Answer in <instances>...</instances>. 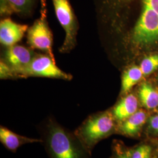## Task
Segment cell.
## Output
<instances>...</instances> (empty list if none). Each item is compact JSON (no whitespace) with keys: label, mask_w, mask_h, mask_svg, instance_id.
Segmentation results:
<instances>
[{"label":"cell","mask_w":158,"mask_h":158,"mask_svg":"<svg viewBox=\"0 0 158 158\" xmlns=\"http://www.w3.org/2000/svg\"><path fill=\"white\" fill-rule=\"evenodd\" d=\"M42 143L49 158H91V153L79 138L58 123L48 119L40 127Z\"/></svg>","instance_id":"1"},{"label":"cell","mask_w":158,"mask_h":158,"mask_svg":"<svg viewBox=\"0 0 158 158\" xmlns=\"http://www.w3.org/2000/svg\"><path fill=\"white\" fill-rule=\"evenodd\" d=\"M117 122L112 111L97 113L87 117L74 132L91 154L98 142L117 131Z\"/></svg>","instance_id":"2"},{"label":"cell","mask_w":158,"mask_h":158,"mask_svg":"<svg viewBox=\"0 0 158 158\" xmlns=\"http://www.w3.org/2000/svg\"><path fill=\"white\" fill-rule=\"evenodd\" d=\"M40 15L31 28L28 29L29 45L33 49L43 51L55 60L52 52L53 36L47 21V9L45 0L41 1Z\"/></svg>","instance_id":"3"},{"label":"cell","mask_w":158,"mask_h":158,"mask_svg":"<svg viewBox=\"0 0 158 158\" xmlns=\"http://www.w3.org/2000/svg\"><path fill=\"white\" fill-rule=\"evenodd\" d=\"M52 1L57 18L66 33L64 42L60 50L63 53L69 52L73 49L76 43L78 30L77 19L69 0Z\"/></svg>","instance_id":"4"},{"label":"cell","mask_w":158,"mask_h":158,"mask_svg":"<svg viewBox=\"0 0 158 158\" xmlns=\"http://www.w3.org/2000/svg\"><path fill=\"white\" fill-rule=\"evenodd\" d=\"M29 76L44 77L69 80L72 76L63 72L56 65L55 61L49 55L35 56L28 66L19 74V77Z\"/></svg>","instance_id":"5"},{"label":"cell","mask_w":158,"mask_h":158,"mask_svg":"<svg viewBox=\"0 0 158 158\" xmlns=\"http://www.w3.org/2000/svg\"><path fill=\"white\" fill-rule=\"evenodd\" d=\"M35 55L27 48L20 45L8 47L6 53V64L11 68L15 76H19L32 60Z\"/></svg>","instance_id":"6"},{"label":"cell","mask_w":158,"mask_h":158,"mask_svg":"<svg viewBox=\"0 0 158 158\" xmlns=\"http://www.w3.org/2000/svg\"><path fill=\"white\" fill-rule=\"evenodd\" d=\"M28 29L27 25L18 23L6 18L0 23L1 44L7 47L16 45L23 39Z\"/></svg>","instance_id":"7"},{"label":"cell","mask_w":158,"mask_h":158,"mask_svg":"<svg viewBox=\"0 0 158 158\" xmlns=\"http://www.w3.org/2000/svg\"><path fill=\"white\" fill-rule=\"evenodd\" d=\"M0 141L6 149L14 153L16 152L23 145L43 142L41 138H32L19 135L2 125L0 127Z\"/></svg>","instance_id":"8"},{"label":"cell","mask_w":158,"mask_h":158,"mask_svg":"<svg viewBox=\"0 0 158 158\" xmlns=\"http://www.w3.org/2000/svg\"><path fill=\"white\" fill-rule=\"evenodd\" d=\"M147 120V114L142 110H138L124 121L118 123L117 132L130 137L138 135Z\"/></svg>","instance_id":"9"},{"label":"cell","mask_w":158,"mask_h":158,"mask_svg":"<svg viewBox=\"0 0 158 158\" xmlns=\"http://www.w3.org/2000/svg\"><path fill=\"white\" fill-rule=\"evenodd\" d=\"M138 100L135 95L130 94L122 98L113 108L112 113L118 123L122 122L138 111Z\"/></svg>","instance_id":"10"},{"label":"cell","mask_w":158,"mask_h":158,"mask_svg":"<svg viewBox=\"0 0 158 158\" xmlns=\"http://www.w3.org/2000/svg\"><path fill=\"white\" fill-rule=\"evenodd\" d=\"M138 96L142 105L147 109L158 107V91L148 83L142 84L138 91Z\"/></svg>","instance_id":"11"},{"label":"cell","mask_w":158,"mask_h":158,"mask_svg":"<svg viewBox=\"0 0 158 158\" xmlns=\"http://www.w3.org/2000/svg\"><path fill=\"white\" fill-rule=\"evenodd\" d=\"M143 76L141 69L139 66H135L128 69L122 78L121 93L123 94H128Z\"/></svg>","instance_id":"12"},{"label":"cell","mask_w":158,"mask_h":158,"mask_svg":"<svg viewBox=\"0 0 158 158\" xmlns=\"http://www.w3.org/2000/svg\"><path fill=\"white\" fill-rule=\"evenodd\" d=\"M36 0H7L14 13L28 15L32 11Z\"/></svg>","instance_id":"13"},{"label":"cell","mask_w":158,"mask_h":158,"mask_svg":"<svg viewBox=\"0 0 158 158\" xmlns=\"http://www.w3.org/2000/svg\"><path fill=\"white\" fill-rule=\"evenodd\" d=\"M139 67L143 76L155 72L158 69V54L145 57L142 61Z\"/></svg>","instance_id":"14"},{"label":"cell","mask_w":158,"mask_h":158,"mask_svg":"<svg viewBox=\"0 0 158 158\" xmlns=\"http://www.w3.org/2000/svg\"><path fill=\"white\" fill-rule=\"evenodd\" d=\"M152 148L148 145H141L131 149V158H151Z\"/></svg>","instance_id":"15"},{"label":"cell","mask_w":158,"mask_h":158,"mask_svg":"<svg viewBox=\"0 0 158 158\" xmlns=\"http://www.w3.org/2000/svg\"><path fill=\"white\" fill-rule=\"evenodd\" d=\"M131 149H128L123 144L115 143L114 148V156L113 158H131Z\"/></svg>","instance_id":"16"},{"label":"cell","mask_w":158,"mask_h":158,"mask_svg":"<svg viewBox=\"0 0 158 158\" xmlns=\"http://www.w3.org/2000/svg\"><path fill=\"white\" fill-rule=\"evenodd\" d=\"M0 73L1 79H8L15 77V74L14 73L11 68L7 64L2 62H1L0 66Z\"/></svg>","instance_id":"17"},{"label":"cell","mask_w":158,"mask_h":158,"mask_svg":"<svg viewBox=\"0 0 158 158\" xmlns=\"http://www.w3.org/2000/svg\"><path fill=\"white\" fill-rule=\"evenodd\" d=\"M149 127L152 132L158 134V115L152 117L149 119Z\"/></svg>","instance_id":"18"},{"label":"cell","mask_w":158,"mask_h":158,"mask_svg":"<svg viewBox=\"0 0 158 158\" xmlns=\"http://www.w3.org/2000/svg\"><path fill=\"white\" fill-rule=\"evenodd\" d=\"M156 158V157H153V158Z\"/></svg>","instance_id":"19"}]
</instances>
